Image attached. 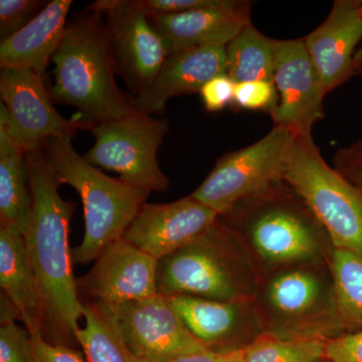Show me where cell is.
<instances>
[{"mask_svg": "<svg viewBox=\"0 0 362 362\" xmlns=\"http://www.w3.org/2000/svg\"><path fill=\"white\" fill-rule=\"evenodd\" d=\"M32 192V213L23 238L44 302L47 334L52 344L77 342L83 317L77 280L73 273L70 223L75 204L59 192L61 181L44 148L25 153Z\"/></svg>", "mask_w": 362, "mask_h": 362, "instance_id": "cell-1", "label": "cell"}, {"mask_svg": "<svg viewBox=\"0 0 362 362\" xmlns=\"http://www.w3.org/2000/svg\"><path fill=\"white\" fill-rule=\"evenodd\" d=\"M52 63V100L77 109L90 129L135 111L133 99L117 85L104 14L96 7L90 6L68 23Z\"/></svg>", "mask_w": 362, "mask_h": 362, "instance_id": "cell-2", "label": "cell"}, {"mask_svg": "<svg viewBox=\"0 0 362 362\" xmlns=\"http://www.w3.org/2000/svg\"><path fill=\"white\" fill-rule=\"evenodd\" d=\"M42 148L62 185L75 188L82 199L85 235L71 256L73 263L89 264L123 239L151 192L105 175L76 151L71 138H52Z\"/></svg>", "mask_w": 362, "mask_h": 362, "instance_id": "cell-3", "label": "cell"}, {"mask_svg": "<svg viewBox=\"0 0 362 362\" xmlns=\"http://www.w3.org/2000/svg\"><path fill=\"white\" fill-rule=\"evenodd\" d=\"M284 181L306 202L335 249L362 256V192L326 163L312 136L293 135Z\"/></svg>", "mask_w": 362, "mask_h": 362, "instance_id": "cell-4", "label": "cell"}, {"mask_svg": "<svg viewBox=\"0 0 362 362\" xmlns=\"http://www.w3.org/2000/svg\"><path fill=\"white\" fill-rule=\"evenodd\" d=\"M168 130V119L135 110L92 126L95 144L84 157L96 168L115 171L133 187L164 192L169 180L159 166L158 151Z\"/></svg>", "mask_w": 362, "mask_h": 362, "instance_id": "cell-5", "label": "cell"}, {"mask_svg": "<svg viewBox=\"0 0 362 362\" xmlns=\"http://www.w3.org/2000/svg\"><path fill=\"white\" fill-rule=\"evenodd\" d=\"M293 134L282 126L259 141L221 156L192 197L223 216L238 202L268 192L284 181Z\"/></svg>", "mask_w": 362, "mask_h": 362, "instance_id": "cell-6", "label": "cell"}, {"mask_svg": "<svg viewBox=\"0 0 362 362\" xmlns=\"http://www.w3.org/2000/svg\"><path fill=\"white\" fill-rule=\"evenodd\" d=\"M146 362H168L207 349L189 332L168 298L157 294L118 304L87 303Z\"/></svg>", "mask_w": 362, "mask_h": 362, "instance_id": "cell-7", "label": "cell"}, {"mask_svg": "<svg viewBox=\"0 0 362 362\" xmlns=\"http://www.w3.org/2000/svg\"><path fill=\"white\" fill-rule=\"evenodd\" d=\"M283 185L284 181L228 211L240 214L257 251L274 263L311 257L317 246L315 226L320 225L303 199L297 204L287 199Z\"/></svg>", "mask_w": 362, "mask_h": 362, "instance_id": "cell-8", "label": "cell"}, {"mask_svg": "<svg viewBox=\"0 0 362 362\" xmlns=\"http://www.w3.org/2000/svg\"><path fill=\"white\" fill-rule=\"evenodd\" d=\"M228 239L218 218L199 239L158 261V294L235 301L240 292L226 247Z\"/></svg>", "mask_w": 362, "mask_h": 362, "instance_id": "cell-9", "label": "cell"}, {"mask_svg": "<svg viewBox=\"0 0 362 362\" xmlns=\"http://www.w3.org/2000/svg\"><path fill=\"white\" fill-rule=\"evenodd\" d=\"M0 97V116L26 152L52 138L73 139L78 131L90 130L83 121L66 119L57 111L45 76L30 69H1Z\"/></svg>", "mask_w": 362, "mask_h": 362, "instance_id": "cell-10", "label": "cell"}, {"mask_svg": "<svg viewBox=\"0 0 362 362\" xmlns=\"http://www.w3.org/2000/svg\"><path fill=\"white\" fill-rule=\"evenodd\" d=\"M105 28L120 74L135 97L148 89L168 58L169 49L135 0H99Z\"/></svg>", "mask_w": 362, "mask_h": 362, "instance_id": "cell-11", "label": "cell"}, {"mask_svg": "<svg viewBox=\"0 0 362 362\" xmlns=\"http://www.w3.org/2000/svg\"><path fill=\"white\" fill-rule=\"evenodd\" d=\"M273 83L279 95L270 113L274 126L293 135L312 136L313 126L324 117L326 95L303 39L278 40Z\"/></svg>", "mask_w": 362, "mask_h": 362, "instance_id": "cell-12", "label": "cell"}, {"mask_svg": "<svg viewBox=\"0 0 362 362\" xmlns=\"http://www.w3.org/2000/svg\"><path fill=\"white\" fill-rule=\"evenodd\" d=\"M158 259L119 240L105 247L95 265L77 280L88 303L118 304L156 296Z\"/></svg>", "mask_w": 362, "mask_h": 362, "instance_id": "cell-13", "label": "cell"}, {"mask_svg": "<svg viewBox=\"0 0 362 362\" xmlns=\"http://www.w3.org/2000/svg\"><path fill=\"white\" fill-rule=\"evenodd\" d=\"M218 216L192 195L169 204H145L123 240L160 261L199 239Z\"/></svg>", "mask_w": 362, "mask_h": 362, "instance_id": "cell-14", "label": "cell"}, {"mask_svg": "<svg viewBox=\"0 0 362 362\" xmlns=\"http://www.w3.org/2000/svg\"><path fill=\"white\" fill-rule=\"evenodd\" d=\"M362 40L358 0H337L327 18L303 37L325 95L354 77L356 47Z\"/></svg>", "mask_w": 362, "mask_h": 362, "instance_id": "cell-15", "label": "cell"}, {"mask_svg": "<svg viewBox=\"0 0 362 362\" xmlns=\"http://www.w3.org/2000/svg\"><path fill=\"white\" fill-rule=\"evenodd\" d=\"M252 2L226 0L221 6L151 16L169 52L204 47H226L251 23Z\"/></svg>", "mask_w": 362, "mask_h": 362, "instance_id": "cell-16", "label": "cell"}, {"mask_svg": "<svg viewBox=\"0 0 362 362\" xmlns=\"http://www.w3.org/2000/svg\"><path fill=\"white\" fill-rule=\"evenodd\" d=\"M226 47H204L169 54L148 89L133 99L135 110L157 114L173 97L201 92L216 76L226 75Z\"/></svg>", "mask_w": 362, "mask_h": 362, "instance_id": "cell-17", "label": "cell"}, {"mask_svg": "<svg viewBox=\"0 0 362 362\" xmlns=\"http://www.w3.org/2000/svg\"><path fill=\"white\" fill-rule=\"evenodd\" d=\"M71 0H52L28 25L0 44V69H30L45 76L63 42Z\"/></svg>", "mask_w": 362, "mask_h": 362, "instance_id": "cell-18", "label": "cell"}, {"mask_svg": "<svg viewBox=\"0 0 362 362\" xmlns=\"http://www.w3.org/2000/svg\"><path fill=\"white\" fill-rule=\"evenodd\" d=\"M0 285L16 305L21 321L32 337L47 334L44 302L23 233L0 226Z\"/></svg>", "mask_w": 362, "mask_h": 362, "instance_id": "cell-19", "label": "cell"}, {"mask_svg": "<svg viewBox=\"0 0 362 362\" xmlns=\"http://www.w3.org/2000/svg\"><path fill=\"white\" fill-rule=\"evenodd\" d=\"M25 153L0 116V226H13L23 235L33 202Z\"/></svg>", "mask_w": 362, "mask_h": 362, "instance_id": "cell-20", "label": "cell"}, {"mask_svg": "<svg viewBox=\"0 0 362 362\" xmlns=\"http://www.w3.org/2000/svg\"><path fill=\"white\" fill-rule=\"evenodd\" d=\"M166 298L189 332L207 349L216 354L233 349L230 343L240 322L235 301H216L192 296Z\"/></svg>", "mask_w": 362, "mask_h": 362, "instance_id": "cell-21", "label": "cell"}, {"mask_svg": "<svg viewBox=\"0 0 362 362\" xmlns=\"http://www.w3.org/2000/svg\"><path fill=\"white\" fill-rule=\"evenodd\" d=\"M278 40L259 33L252 23L226 47V71L235 83L273 82Z\"/></svg>", "mask_w": 362, "mask_h": 362, "instance_id": "cell-22", "label": "cell"}, {"mask_svg": "<svg viewBox=\"0 0 362 362\" xmlns=\"http://www.w3.org/2000/svg\"><path fill=\"white\" fill-rule=\"evenodd\" d=\"M335 299L343 324L362 330V256L335 249L332 258Z\"/></svg>", "mask_w": 362, "mask_h": 362, "instance_id": "cell-23", "label": "cell"}, {"mask_svg": "<svg viewBox=\"0 0 362 362\" xmlns=\"http://www.w3.org/2000/svg\"><path fill=\"white\" fill-rule=\"evenodd\" d=\"M84 327L76 332L88 362H146L136 356L122 338L90 305L83 304Z\"/></svg>", "mask_w": 362, "mask_h": 362, "instance_id": "cell-24", "label": "cell"}, {"mask_svg": "<svg viewBox=\"0 0 362 362\" xmlns=\"http://www.w3.org/2000/svg\"><path fill=\"white\" fill-rule=\"evenodd\" d=\"M326 343L318 337L263 335L242 349L246 362H321L326 359Z\"/></svg>", "mask_w": 362, "mask_h": 362, "instance_id": "cell-25", "label": "cell"}, {"mask_svg": "<svg viewBox=\"0 0 362 362\" xmlns=\"http://www.w3.org/2000/svg\"><path fill=\"white\" fill-rule=\"evenodd\" d=\"M320 294L317 279L306 272H291L272 282L269 297L272 305L286 315H299L315 305Z\"/></svg>", "mask_w": 362, "mask_h": 362, "instance_id": "cell-26", "label": "cell"}, {"mask_svg": "<svg viewBox=\"0 0 362 362\" xmlns=\"http://www.w3.org/2000/svg\"><path fill=\"white\" fill-rule=\"evenodd\" d=\"M40 0H0V40L1 42L23 30L47 6Z\"/></svg>", "mask_w": 362, "mask_h": 362, "instance_id": "cell-27", "label": "cell"}, {"mask_svg": "<svg viewBox=\"0 0 362 362\" xmlns=\"http://www.w3.org/2000/svg\"><path fill=\"white\" fill-rule=\"evenodd\" d=\"M0 362H39L32 335L16 322L0 328Z\"/></svg>", "mask_w": 362, "mask_h": 362, "instance_id": "cell-28", "label": "cell"}, {"mask_svg": "<svg viewBox=\"0 0 362 362\" xmlns=\"http://www.w3.org/2000/svg\"><path fill=\"white\" fill-rule=\"evenodd\" d=\"M279 95L273 82L252 81L237 83L233 105L244 110H266L271 113L277 107Z\"/></svg>", "mask_w": 362, "mask_h": 362, "instance_id": "cell-29", "label": "cell"}, {"mask_svg": "<svg viewBox=\"0 0 362 362\" xmlns=\"http://www.w3.org/2000/svg\"><path fill=\"white\" fill-rule=\"evenodd\" d=\"M226 1V0H135V4L148 18H151L221 6Z\"/></svg>", "mask_w": 362, "mask_h": 362, "instance_id": "cell-30", "label": "cell"}, {"mask_svg": "<svg viewBox=\"0 0 362 362\" xmlns=\"http://www.w3.org/2000/svg\"><path fill=\"white\" fill-rule=\"evenodd\" d=\"M237 83L228 74L216 76L202 88V103L207 111L218 112L233 104Z\"/></svg>", "mask_w": 362, "mask_h": 362, "instance_id": "cell-31", "label": "cell"}, {"mask_svg": "<svg viewBox=\"0 0 362 362\" xmlns=\"http://www.w3.org/2000/svg\"><path fill=\"white\" fill-rule=\"evenodd\" d=\"M333 165L344 180L362 192V138L338 150L333 157Z\"/></svg>", "mask_w": 362, "mask_h": 362, "instance_id": "cell-32", "label": "cell"}, {"mask_svg": "<svg viewBox=\"0 0 362 362\" xmlns=\"http://www.w3.org/2000/svg\"><path fill=\"white\" fill-rule=\"evenodd\" d=\"M326 359L330 362H362V330L328 340Z\"/></svg>", "mask_w": 362, "mask_h": 362, "instance_id": "cell-33", "label": "cell"}, {"mask_svg": "<svg viewBox=\"0 0 362 362\" xmlns=\"http://www.w3.org/2000/svg\"><path fill=\"white\" fill-rule=\"evenodd\" d=\"M32 337L39 362H88L83 354L73 347L52 344L42 334Z\"/></svg>", "mask_w": 362, "mask_h": 362, "instance_id": "cell-34", "label": "cell"}, {"mask_svg": "<svg viewBox=\"0 0 362 362\" xmlns=\"http://www.w3.org/2000/svg\"><path fill=\"white\" fill-rule=\"evenodd\" d=\"M0 319L2 324L14 322L21 320L20 312L16 308L8 296L4 292H1V304H0Z\"/></svg>", "mask_w": 362, "mask_h": 362, "instance_id": "cell-35", "label": "cell"}, {"mask_svg": "<svg viewBox=\"0 0 362 362\" xmlns=\"http://www.w3.org/2000/svg\"><path fill=\"white\" fill-rule=\"evenodd\" d=\"M216 352L206 349L194 354L175 357L168 362H216Z\"/></svg>", "mask_w": 362, "mask_h": 362, "instance_id": "cell-36", "label": "cell"}, {"mask_svg": "<svg viewBox=\"0 0 362 362\" xmlns=\"http://www.w3.org/2000/svg\"><path fill=\"white\" fill-rule=\"evenodd\" d=\"M216 362H246L242 347L225 350V351L216 354Z\"/></svg>", "mask_w": 362, "mask_h": 362, "instance_id": "cell-37", "label": "cell"}, {"mask_svg": "<svg viewBox=\"0 0 362 362\" xmlns=\"http://www.w3.org/2000/svg\"><path fill=\"white\" fill-rule=\"evenodd\" d=\"M361 4V14H362V1H359ZM362 70V45L357 49L356 54H354V76L358 75L359 71Z\"/></svg>", "mask_w": 362, "mask_h": 362, "instance_id": "cell-38", "label": "cell"}, {"mask_svg": "<svg viewBox=\"0 0 362 362\" xmlns=\"http://www.w3.org/2000/svg\"><path fill=\"white\" fill-rule=\"evenodd\" d=\"M358 75H362V70L359 71Z\"/></svg>", "mask_w": 362, "mask_h": 362, "instance_id": "cell-39", "label": "cell"}]
</instances>
